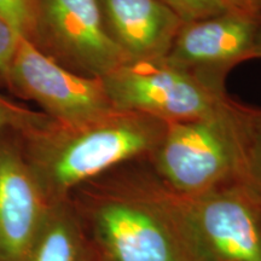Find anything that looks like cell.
I'll return each mask as SVG.
<instances>
[{
  "label": "cell",
  "instance_id": "cell-1",
  "mask_svg": "<svg viewBox=\"0 0 261 261\" xmlns=\"http://www.w3.org/2000/svg\"><path fill=\"white\" fill-rule=\"evenodd\" d=\"M79 188L97 261H208L180 198L145 158L126 162Z\"/></svg>",
  "mask_w": 261,
  "mask_h": 261
},
{
  "label": "cell",
  "instance_id": "cell-2",
  "mask_svg": "<svg viewBox=\"0 0 261 261\" xmlns=\"http://www.w3.org/2000/svg\"><path fill=\"white\" fill-rule=\"evenodd\" d=\"M166 130V121L149 114L119 110L90 125L70 127L51 117L28 138L35 166L51 202L123 163L151 154Z\"/></svg>",
  "mask_w": 261,
  "mask_h": 261
},
{
  "label": "cell",
  "instance_id": "cell-3",
  "mask_svg": "<svg viewBox=\"0 0 261 261\" xmlns=\"http://www.w3.org/2000/svg\"><path fill=\"white\" fill-rule=\"evenodd\" d=\"M246 108L231 99L211 115L166 121L163 137L145 158L149 167L169 190L180 196H197L231 181L246 180Z\"/></svg>",
  "mask_w": 261,
  "mask_h": 261
},
{
  "label": "cell",
  "instance_id": "cell-4",
  "mask_svg": "<svg viewBox=\"0 0 261 261\" xmlns=\"http://www.w3.org/2000/svg\"><path fill=\"white\" fill-rule=\"evenodd\" d=\"M100 79L116 109L165 121L211 115L231 102L225 83L175 67L165 58L128 61Z\"/></svg>",
  "mask_w": 261,
  "mask_h": 261
},
{
  "label": "cell",
  "instance_id": "cell-5",
  "mask_svg": "<svg viewBox=\"0 0 261 261\" xmlns=\"http://www.w3.org/2000/svg\"><path fill=\"white\" fill-rule=\"evenodd\" d=\"M5 77L61 125H90L117 110L100 77L74 73L25 38L19 37Z\"/></svg>",
  "mask_w": 261,
  "mask_h": 261
},
{
  "label": "cell",
  "instance_id": "cell-6",
  "mask_svg": "<svg viewBox=\"0 0 261 261\" xmlns=\"http://www.w3.org/2000/svg\"><path fill=\"white\" fill-rule=\"evenodd\" d=\"M178 196L208 261H261V194L249 182Z\"/></svg>",
  "mask_w": 261,
  "mask_h": 261
},
{
  "label": "cell",
  "instance_id": "cell-7",
  "mask_svg": "<svg viewBox=\"0 0 261 261\" xmlns=\"http://www.w3.org/2000/svg\"><path fill=\"white\" fill-rule=\"evenodd\" d=\"M74 73L104 77L128 62L104 23L99 0H40L37 46Z\"/></svg>",
  "mask_w": 261,
  "mask_h": 261
},
{
  "label": "cell",
  "instance_id": "cell-8",
  "mask_svg": "<svg viewBox=\"0 0 261 261\" xmlns=\"http://www.w3.org/2000/svg\"><path fill=\"white\" fill-rule=\"evenodd\" d=\"M261 21L228 11L184 23L165 60L175 67L225 83L234 65L252 60Z\"/></svg>",
  "mask_w": 261,
  "mask_h": 261
},
{
  "label": "cell",
  "instance_id": "cell-9",
  "mask_svg": "<svg viewBox=\"0 0 261 261\" xmlns=\"http://www.w3.org/2000/svg\"><path fill=\"white\" fill-rule=\"evenodd\" d=\"M51 204L32 166L0 146V261H27Z\"/></svg>",
  "mask_w": 261,
  "mask_h": 261
},
{
  "label": "cell",
  "instance_id": "cell-10",
  "mask_svg": "<svg viewBox=\"0 0 261 261\" xmlns=\"http://www.w3.org/2000/svg\"><path fill=\"white\" fill-rule=\"evenodd\" d=\"M107 31L128 61L162 60L184 24L160 0H99Z\"/></svg>",
  "mask_w": 261,
  "mask_h": 261
},
{
  "label": "cell",
  "instance_id": "cell-11",
  "mask_svg": "<svg viewBox=\"0 0 261 261\" xmlns=\"http://www.w3.org/2000/svg\"><path fill=\"white\" fill-rule=\"evenodd\" d=\"M92 257L96 255L83 223L68 198L52 202L27 261H91Z\"/></svg>",
  "mask_w": 261,
  "mask_h": 261
},
{
  "label": "cell",
  "instance_id": "cell-12",
  "mask_svg": "<svg viewBox=\"0 0 261 261\" xmlns=\"http://www.w3.org/2000/svg\"><path fill=\"white\" fill-rule=\"evenodd\" d=\"M244 177L261 194V109L246 108L243 123Z\"/></svg>",
  "mask_w": 261,
  "mask_h": 261
},
{
  "label": "cell",
  "instance_id": "cell-13",
  "mask_svg": "<svg viewBox=\"0 0 261 261\" xmlns=\"http://www.w3.org/2000/svg\"><path fill=\"white\" fill-rule=\"evenodd\" d=\"M0 19L19 37L37 45L40 27V0H0Z\"/></svg>",
  "mask_w": 261,
  "mask_h": 261
},
{
  "label": "cell",
  "instance_id": "cell-14",
  "mask_svg": "<svg viewBox=\"0 0 261 261\" xmlns=\"http://www.w3.org/2000/svg\"><path fill=\"white\" fill-rule=\"evenodd\" d=\"M182 23L202 21L231 11L224 0H160Z\"/></svg>",
  "mask_w": 261,
  "mask_h": 261
},
{
  "label": "cell",
  "instance_id": "cell-15",
  "mask_svg": "<svg viewBox=\"0 0 261 261\" xmlns=\"http://www.w3.org/2000/svg\"><path fill=\"white\" fill-rule=\"evenodd\" d=\"M47 119L46 114H37L22 109L0 97V130L5 127H18L29 137L40 129Z\"/></svg>",
  "mask_w": 261,
  "mask_h": 261
},
{
  "label": "cell",
  "instance_id": "cell-16",
  "mask_svg": "<svg viewBox=\"0 0 261 261\" xmlns=\"http://www.w3.org/2000/svg\"><path fill=\"white\" fill-rule=\"evenodd\" d=\"M19 35L0 19V74L5 76L17 47Z\"/></svg>",
  "mask_w": 261,
  "mask_h": 261
},
{
  "label": "cell",
  "instance_id": "cell-17",
  "mask_svg": "<svg viewBox=\"0 0 261 261\" xmlns=\"http://www.w3.org/2000/svg\"><path fill=\"white\" fill-rule=\"evenodd\" d=\"M232 12L261 21V0H224Z\"/></svg>",
  "mask_w": 261,
  "mask_h": 261
},
{
  "label": "cell",
  "instance_id": "cell-18",
  "mask_svg": "<svg viewBox=\"0 0 261 261\" xmlns=\"http://www.w3.org/2000/svg\"><path fill=\"white\" fill-rule=\"evenodd\" d=\"M255 58H261V24H260L259 32H257L255 44H254V47L252 51V60H255Z\"/></svg>",
  "mask_w": 261,
  "mask_h": 261
}]
</instances>
